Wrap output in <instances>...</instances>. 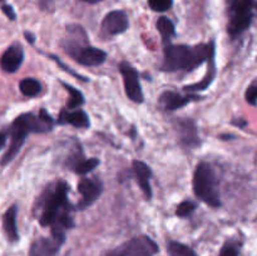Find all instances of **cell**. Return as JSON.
<instances>
[{"label":"cell","instance_id":"7","mask_svg":"<svg viewBox=\"0 0 257 256\" xmlns=\"http://www.w3.org/2000/svg\"><path fill=\"white\" fill-rule=\"evenodd\" d=\"M119 70L123 77V83H124L125 93H127L128 98L136 103H142L143 92L142 88H141L140 75H138L137 70L127 62L120 63Z\"/></svg>","mask_w":257,"mask_h":256},{"label":"cell","instance_id":"34","mask_svg":"<svg viewBox=\"0 0 257 256\" xmlns=\"http://www.w3.org/2000/svg\"><path fill=\"white\" fill-rule=\"evenodd\" d=\"M82 2H85V3H89V4H97V3L102 2V0H82Z\"/></svg>","mask_w":257,"mask_h":256},{"label":"cell","instance_id":"11","mask_svg":"<svg viewBox=\"0 0 257 256\" xmlns=\"http://www.w3.org/2000/svg\"><path fill=\"white\" fill-rule=\"evenodd\" d=\"M64 241L55 237H40L32 243L29 256H55Z\"/></svg>","mask_w":257,"mask_h":256},{"label":"cell","instance_id":"30","mask_svg":"<svg viewBox=\"0 0 257 256\" xmlns=\"http://www.w3.org/2000/svg\"><path fill=\"white\" fill-rule=\"evenodd\" d=\"M38 3L44 10H53L54 8V0H38Z\"/></svg>","mask_w":257,"mask_h":256},{"label":"cell","instance_id":"4","mask_svg":"<svg viewBox=\"0 0 257 256\" xmlns=\"http://www.w3.org/2000/svg\"><path fill=\"white\" fill-rule=\"evenodd\" d=\"M33 117L34 114L27 113L22 114L13 122L10 127V145L5 155L2 158V166L8 165L15 158V156L19 153L20 148L24 145L27 136L33 132Z\"/></svg>","mask_w":257,"mask_h":256},{"label":"cell","instance_id":"1","mask_svg":"<svg viewBox=\"0 0 257 256\" xmlns=\"http://www.w3.org/2000/svg\"><path fill=\"white\" fill-rule=\"evenodd\" d=\"M215 54V44L196 45H172L168 44L165 48L162 69L166 72H177V70H193L210 59Z\"/></svg>","mask_w":257,"mask_h":256},{"label":"cell","instance_id":"24","mask_svg":"<svg viewBox=\"0 0 257 256\" xmlns=\"http://www.w3.org/2000/svg\"><path fill=\"white\" fill-rule=\"evenodd\" d=\"M157 29L160 32L161 37H162L163 42H167V40H170L175 35V25L166 17H162L158 19Z\"/></svg>","mask_w":257,"mask_h":256},{"label":"cell","instance_id":"5","mask_svg":"<svg viewBox=\"0 0 257 256\" xmlns=\"http://www.w3.org/2000/svg\"><path fill=\"white\" fill-rule=\"evenodd\" d=\"M253 18V0H232L230 4V20L227 32L237 37L248 29Z\"/></svg>","mask_w":257,"mask_h":256},{"label":"cell","instance_id":"19","mask_svg":"<svg viewBox=\"0 0 257 256\" xmlns=\"http://www.w3.org/2000/svg\"><path fill=\"white\" fill-rule=\"evenodd\" d=\"M54 120L45 109H40L39 114L33 117V132L45 133L52 131Z\"/></svg>","mask_w":257,"mask_h":256},{"label":"cell","instance_id":"14","mask_svg":"<svg viewBox=\"0 0 257 256\" xmlns=\"http://www.w3.org/2000/svg\"><path fill=\"white\" fill-rule=\"evenodd\" d=\"M59 124H70L75 128H88L89 127V117L82 109H63L58 118Z\"/></svg>","mask_w":257,"mask_h":256},{"label":"cell","instance_id":"13","mask_svg":"<svg viewBox=\"0 0 257 256\" xmlns=\"http://www.w3.org/2000/svg\"><path fill=\"white\" fill-rule=\"evenodd\" d=\"M197 95H182L177 92L167 90L160 97V104L167 110H176L183 105L188 104L192 100L198 99Z\"/></svg>","mask_w":257,"mask_h":256},{"label":"cell","instance_id":"6","mask_svg":"<svg viewBox=\"0 0 257 256\" xmlns=\"http://www.w3.org/2000/svg\"><path fill=\"white\" fill-rule=\"evenodd\" d=\"M117 250L123 256H155L158 252V246L148 236H138L120 245Z\"/></svg>","mask_w":257,"mask_h":256},{"label":"cell","instance_id":"20","mask_svg":"<svg viewBox=\"0 0 257 256\" xmlns=\"http://www.w3.org/2000/svg\"><path fill=\"white\" fill-rule=\"evenodd\" d=\"M20 92L25 95V97H35L42 90V85L34 78H25L20 82L19 84Z\"/></svg>","mask_w":257,"mask_h":256},{"label":"cell","instance_id":"31","mask_svg":"<svg viewBox=\"0 0 257 256\" xmlns=\"http://www.w3.org/2000/svg\"><path fill=\"white\" fill-rule=\"evenodd\" d=\"M7 137H8L7 132H0V150L4 147L5 142H7Z\"/></svg>","mask_w":257,"mask_h":256},{"label":"cell","instance_id":"28","mask_svg":"<svg viewBox=\"0 0 257 256\" xmlns=\"http://www.w3.org/2000/svg\"><path fill=\"white\" fill-rule=\"evenodd\" d=\"M246 100L250 104H256L257 103V84H252L246 90Z\"/></svg>","mask_w":257,"mask_h":256},{"label":"cell","instance_id":"9","mask_svg":"<svg viewBox=\"0 0 257 256\" xmlns=\"http://www.w3.org/2000/svg\"><path fill=\"white\" fill-rule=\"evenodd\" d=\"M130 27L128 17L122 10L108 13L102 22V29L107 35H118L124 33Z\"/></svg>","mask_w":257,"mask_h":256},{"label":"cell","instance_id":"16","mask_svg":"<svg viewBox=\"0 0 257 256\" xmlns=\"http://www.w3.org/2000/svg\"><path fill=\"white\" fill-rule=\"evenodd\" d=\"M133 171H135V175L137 177L138 185H140L141 190L143 191L146 197L150 200L152 197V188H151V168L146 165L142 161H133Z\"/></svg>","mask_w":257,"mask_h":256},{"label":"cell","instance_id":"32","mask_svg":"<svg viewBox=\"0 0 257 256\" xmlns=\"http://www.w3.org/2000/svg\"><path fill=\"white\" fill-rule=\"evenodd\" d=\"M24 35H25V39H27L28 42L30 43V44H34V42H35V38H34V35L32 34V33H29V32H25V33H24Z\"/></svg>","mask_w":257,"mask_h":256},{"label":"cell","instance_id":"10","mask_svg":"<svg viewBox=\"0 0 257 256\" xmlns=\"http://www.w3.org/2000/svg\"><path fill=\"white\" fill-rule=\"evenodd\" d=\"M102 182L98 180H92V178L80 180V182L78 183V191L82 195V202L78 205V207L83 210L95 202L102 193Z\"/></svg>","mask_w":257,"mask_h":256},{"label":"cell","instance_id":"33","mask_svg":"<svg viewBox=\"0 0 257 256\" xmlns=\"http://www.w3.org/2000/svg\"><path fill=\"white\" fill-rule=\"evenodd\" d=\"M107 256H122V255H120L117 250H113V251H110Z\"/></svg>","mask_w":257,"mask_h":256},{"label":"cell","instance_id":"27","mask_svg":"<svg viewBox=\"0 0 257 256\" xmlns=\"http://www.w3.org/2000/svg\"><path fill=\"white\" fill-rule=\"evenodd\" d=\"M220 256H238V248L235 243H227L221 250Z\"/></svg>","mask_w":257,"mask_h":256},{"label":"cell","instance_id":"25","mask_svg":"<svg viewBox=\"0 0 257 256\" xmlns=\"http://www.w3.org/2000/svg\"><path fill=\"white\" fill-rule=\"evenodd\" d=\"M196 208H197V205H196L195 202H192V201H183V202H181L180 205H178L176 215H177L178 217H187V216H190Z\"/></svg>","mask_w":257,"mask_h":256},{"label":"cell","instance_id":"35","mask_svg":"<svg viewBox=\"0 0 257 256\" xmlns=\"http://www.w3.org/2000/svg\"><path fill=\"white\" fill-rule=\"evenodd\" d=\"M0 2H3V0H0Z\"/></svg>","mask_w":257,"mask_h":256},{"label":"cell","instance_id":"18","mask_svg":"<svg viewBox=\"0 0 257 256\" xmlns=\"http://www.w3.org/2000/svg\"><path fill=\"white\" fill-rule=\"evenodd\" d=\"M3 227H4V232L10 242H15V241L19 240V233H18L17 227V206L15 205L8 208L7 212L4 213Z\"/></svg>","mask_w":257,"mask_h":256},{"label":"cell","instance_id":"29","mask_svg":"<svg viewBox=\"0 0 257 256\" xmlns=\"http://www.w3.org/2000/svg\"><path fill=\"white\" fill-rule=\"evenodd\" d=\"M2 10H3V13H4V14L7 15V17L9 18L10 20H15L17 15H15L14 9H13V8L10 7V5H3Z\"/></svg>","mask_w":257,"mask_h":256},{"label":"cell","instance_id":"8","mask_svg":"<svg viewBox=\"0 0 257 256\" xmlns=\"http://www.w3.org/2000/svg\"><path fill=\"white\" fill-rule=\"evenodd\" d=\"M85 47H88V38L83 28L79 25L67 27V38L64 42L65 52L75 58Z\"/></svg>","mask_w":257,"mask_h":256},{"label":"cell","instance_id":"15","mask_svg":"<svg viewBox=\"0 0 257 256\" xmlns=\"http://www.w3.org/2000/svg\"><path fill=\"white\" fill-rule=\"evenodd\" d=\"M79 64L85 65V67H98L103 64L107 59V54L103 50L98 49L94 47H85L77 57L74 58Z\"/></svg>","mask_w":257,"mask_h":256},{"label":"cell","instance_id":"21","mask_svg":"<svg viewBox=\"0 0 257 256\" xmlns=\"http://www.w3.org/2000/svg\"><path fill=\"white\" fill-rule=\"evenodd\" d=\"M98 165H99V160H98V158L80 157V160L75 161V163L73 165V168H74V171L78 173V175H85V173L94 170Z\"/></svg>","mask_w":257,"mask_h":256},{"label":"cell","instance_id":"17","mask_svg":"<svg viewBox=\"0 0 257 256\" xmlns=\"http://www.w3.org/2000/svg\"><path fill=\"white\" fill-rule=\"evenodd\" d=\"M178 132H180L181 142L187 147H195L200 143L198 140L197 127L195 123L190 119H180L178 120Z\"/></svg>","mask_w":257,"mask_h":256},{"label":"cell","instance_id":"12","mask_svg":"<svg viewBox=\"0 0 257 256\" xmlns=\"http://www.w3.org/2000/svg\"><path fill=\"white\" fill-rule=\"evenodd\" d=\"M23 59H24V52L19 44H13L8 48L2 55L0 59V67L4 72L14 73L22 65Z\"/></svg>","mask_w":257,"mask_h":256},{"label":"cell","instance_id":"23","mask_svg":"<svg viewBox=\"0 0 257 256\" xmlns=\"http://www.w3.org/2000/svg\"><path fill=\"white\" fill-rule=\"evenodd\" d=\"M63 85H64V88L67 89V92L69 93V100H68L67 103V109H75V108H79L80 105L84 103V97H83L82 93L69 84L63 83Z\"/></svg>","mask_w":257,"mask_h":256},{"label":"cell","instance_id":"22","mask_svg":"<svg viewBox=\"0 0 257 256\" xmlns=\"http://www.w3.org/2000/svg\"><path fill=\"white\" fill-rule=\"evenodd\" d=\"M167 251L170 256H198L192 248L177 241H170L167 245Z\"/></svg>","mask_w":257,"mask_h":256},{"label":"cell","instance_id":"26","mask_svg":"<svg viewBox=\"0 0 257 256\" xmlns=\"http://www.w3.org/2000/svg\"><path fill=\"white\" fill-rule=\"evenodd\" d=\"M173 0H148V5L152 10L158 13L167 12L172 7Z\"/></svg>","mask_w":257,"mask_h":256},{"label":"cell","instance_id":"3","mask_svg":"<svg viewBox=\"0 0 257 256\" xmlns=\"http://www.w3.org/2000/svg\"><path fill=\"white\" fill-rule=\"evenodd\" d=\"M193 191L195 195L211 207H220L218 182L212 167L207 162H201L196 167L193 175Z\"/></svg>","mask_w":257,"mask_h":256},{"label":"cell","instance_id":"2","mask_svg":"<svg viewBox=\"0 0 257 256\" xmlns=\"http://www.w3.org/2000/svg\"><path fill=\"white\" fill-rule=\"evenodd\" d=\"M68 190L69 186L65 181H58L53 190H47L39 200L42 207L40 225L52 226L58 215L68 210Z\"/></svg>","mask_w":257,"mask_h":256}]
</instances>
